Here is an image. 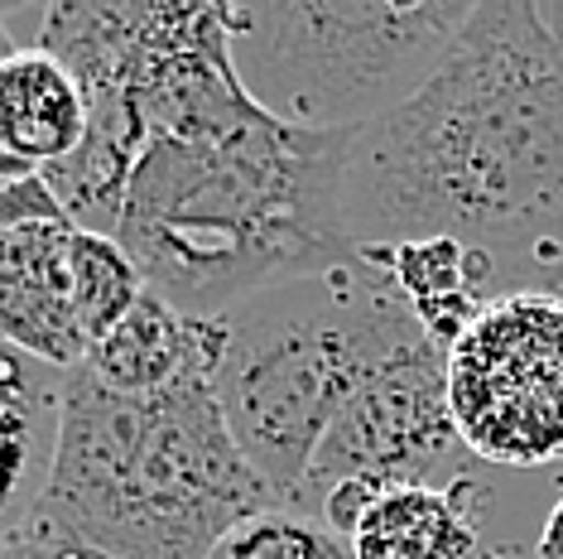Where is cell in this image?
I'll use <instances>...</instances> for the list:
<instances>
[{
    "label": "cell",
    "mask_w": 563,
    "mask_h": 559,
    "mask_svg": "<svg viewBox=\"0 0 563 559\" xmlns=\"http://www.w3.org/2000/svg\"><path fill=\"white\" fill-rule=\"evenodd\" d=\"M342 232L356 256L457 241L506 289L563 271V24L477 0L433 78L347 140Z\"/></svg>",
    "instance_id": "6da1fadb"
},
{
    "label": "cell",
    "mask_w": 563,
    "mask_h": 559,
    "mask_svg": "<svg viewBox=\"0 0 563 559\" xmlns=\"http://www.w3.org/2000/svg\"><path fill=\"white\" fill-rule=\"evenodd\" d=\"M352 135H309L261 107L188 135H150L117 237L150 295L222 319L261 289L352 261L342 164Z\"/></svg>",
    "instance_id": "7a4b0ae2"
},
{
    "label": "cell",
    "mask_w": 563,
    "mask_h": 559,
    "mask_svg": "<svg viewBox=\"0 0 563 559\" xmlns=\"http://www.w3.org/2000/svg\"><path fill=\"white\" fill-rule=\"evenodd\" d=\"M275 506L236 449L212 372L155 396H117L82 366L63 376L54 468L40 512L111 559H208L246 516Z\"/></svg>",
    "instance_id": "3957f363"
},
{
    "label": "cell",
    "mask_w": 563,
    "mask_h": 559,
    "mask_svg": "<svg viewBox=\"0 0 563 559\" xmlns=\"http://www.w3.org/2000/svg\"><path fill=\"white\" fill-rule=\"evenodd\" d=\"M217 324V405L236 449L285 512L352 391L424 338L395 280L366 256L261 289Z\"/></svg>",
    "instance_id": "277c9868"
},
{
    "label": "cell",
    "mask_w": 563,
    "mask_h": 559,
    "mask_svg": "<svg viewBox=\"0 0 563 559\" xmlns=\"http://www.w3.org/2000/svg\"><path fill=\"white\" fill-rule=\"evenodd\" d=\"M477 0H227L236 83L265 117L356 135L433 78Z\"/></svg>",
    "instance_id": "5b68a950"
},
{
    "label": "cell",
    "mask_w": 563,
    "mask_h": 559,
    "mask_svg": "<svg viewBox=\"0 0 563 559\" xmlns=\"http://www.w3.org/2000/svg\"><path fill=\"white\" fill-rule=\"evenodd\" d=\"M443 372L467 453L506 468L563 459V285L486 299L448 348Z\"/></svg>",
    "instance_id": "8992f818"
},
{
    "label": "cell",
    "mask_w": 563,
    "mask_h": 559,
    "mask_svg": "<svg viewBox=\"0 0 563 559\" xmlns=\"http://www.w3.org/2000/svg\"><path fill=\"white\" fill-rule=\"evenodd\" d=\"M443 366L448 352L429 338L380 362L332 419L289 512L313 516V506L342 482H362L380 497L395 487H429L439 473H453L467 449L448 410Z\"/></svg>",
    "instance_id": "52a82bcc"
},
{
    "label": "cell",
    "mask_w": 563,
    "mask_h": 559,
    "mask_svg": "<svg viewBox=\"0 0 563 559\" xmlns=\"http://www.w3.org/2000/svg\"><path fill=\"white\" fill-rule=\"evenodd\" d=\"M68 241L73 222L0 232V342L58 372L87 362V338L73 309Z\"/></svg>",
    "instance_id": "ba28073f"
},
{
    "label": "cell",
    "mask_w": 563,
    "mask_h": 559,
    "mask_svg": "<svg viewBox=\"0 0 563 559\" xmlns=\"http://www.w3.org/2000/svg\"><path fill=\"white\" fill-rule=\"evenodd\" d=\"M63 376L0 342V545L40 512L58 443Z\"/></svg>",
    "instance_id": "9c48e42d"
},
{
    "label": "cell",
    "mask_w": 563,
    "mask_h": 559,
    "mask_svg": "<svg viewBox=\"0 0 563 559\" xmlns=\"http://www.w3.org/2000/svg\"><path fill=\"white\" fill-rule=\"evenodd\" d=\"M217 352H222V324L188 319L145 289L135 309L101 342H92L82 372L117 396H155L194 372H217Z\"/></svg>",
    "instance_id": "30bf717a"
},
{
    "label": "cell",
    "mask_w": 563,
    "mask_h": 559,
    "mask_svg": "<svg viewBox=\"0 0 563 559\" xmlns=\"http://www.w3.org/2000/svg\"><path fill=\"white\" fill-rule=\"evenodd\" d=\"M492 492L477 478L395 487L366 506L352 530V559H477L482 555V502Z\"/></svg>",
    "instance_id": "8fae6325"
},
{
    "label": "cell",
    "mask_w": 563,
    "mask_h": 559,
    "mask_svg": "<svg viewBox=\"0 0 563 559\" xmlns=\"http://www.w3.org/2000/svg\"><path fill=\"white\" fill-rule=\"evenodd\" d=\"M87 140V97L68 68L44 48L0 58V150L34 174L78 155Z\"/></svg>",
    "instance_id": "7c38bea8"
},
{
    "label": "cell",
    "mask_w": 563,
    "mask_h": 559,
    "mask_svg": "<svg viewBox=\"0 0 563 559\" xmlns=\"http://www.w3.org/2000/svg\"><path fill=\"white\" fill-rule=\"evenodd\" d=\"M68 271H73V309H78V328L87 338V352H92V342L107 338L111 328L140 304L145 280H140L135 261L121 251L117 237L78 232V227H73V241H68Z\"/></svg>",
    "instance_id": "4fadbf2b"
},
{
    "label": "cell",
    "mask_w": 563,
    "mask_h": 559,
    "mask_svg": "<svg viewBox=\"0 0 563 559\" xmlns=\"http://www.w3.org/2000/svg\"><path fill=\"white\" fill-rule=\"evenodd\" d=\"M0 559H111L82 536H73L68 526H58L48 512H34L24 526L0 545Z\"/></svg>",
    "instance_id": "5bb4252c"
},
{
    "label": "cell",
    "mask_w": 563,
    "mask_h": 559,
    "mask_svg": "<svg viewBox=\"0 0 563 559\" xmlns=\"http://www.w3.org/2000/svg\"><path fill=\"white\" fill-rule=\"evenodd\" d=\"M40 222H68L44 174H30V179L0 188V232H20V227H40Z\"/></svg>",
    "instance_id": "9a60e30c"
},
{
    "label": "cell",
    "mask_w": 563,
    "mask_h": 559,
    "mask_svg": "<svg viewBox=\"0 0 563 559\" xmlns=\"http://www.w3.org/2000/svg\"><path fill=\"white\" fill-rule=\"evenodd\" d=\"M534 559H563V492L549 506L544 526H540V540H534Z\"/></svg>",
    "instance_id": "2e32d148"
},
{
    "label": "cell",
    "mask_w": 563,
    "mask_h": 559,
    "mask_svg": "<svg viewBox=\"0 0 563 559\" xmlns=\"http://www.w3.org/2000/svg\"><path fill=\"white\" fill-rule=\"evenodd\" d=\"M30 164H20V160H10L5 150H0V188H10V184H20V179H30Z\"/></svg>",
    "instance_id": "e0dca14e"
},
{
    "label": "cell",
    "mask_w": 563,
    "mask_h": 559,
    "mask_svg": "<svg viewBox=\"0 0 563 559\" xmlns=\"http://www.w3.org/2000/svg\"><path fill=\"white\" fill-rule=\"evenodd\" d=\"M10 54H15V44H10V30L0 24V58H10Z\"/></svg>",
    "instance_id": "ac0fdd59"
},
{
    "label": "cell",
    "mask_w": 563,
    "mask_h": 559,
    "mask_svg": "<svg viewBox=\"0 0 563 559\" xmlns=\"http://www.w3.org/2000/svg\"><path fill=\"white\" fill-rule=\"evenodd\" d=\"M477 559H516V550H482Z\"/></svg>",
    "instance_id": "d6986e66"
},
{
    "label": "cell",
    "mask_w": 563,
    "mask_h": 559,
    "mask_svg": "<svg viewBox=\"0 0 563 559\" xmlns=\"http://www.w3.org/2000/svg\"><path fill=\"white\" fill-rule=\"evenodd\" d=\"M549 285H563V271H559V275H554V280H549Z\"/></svg>",
    "instance_id": "ffe728a7"
},
{
    "label": "cell",
    "mask_w": 563,
    "mask_h": 559,
    "mask_svg": "<svg viewBox=\"0 0 563 559\" xmlns=\"http://www.w3.org/2000/svg\"><path fill=\"white\" fill-rule=\"evenodd\" d=\"M554 15H559V10H554ZM559 24H563V15H559Z\"/></svg>",
    "instance_id": "44dd1931"
}]
</instances>
